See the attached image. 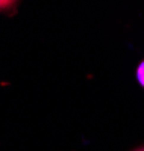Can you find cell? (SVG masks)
<instances>
[{"instance_id":"3957f363","label":"cell","mask_w":144,"mask_h":151,"mask_svg":"<svg viewBox=\"0 0 144 151\" xmlns=\"http://www.w3.org/2000/svg\"><path fill=\"white\" fill-rule=\"evenodd\" d=\"M135 151H144V147H143V148H138V150H135Z\"/></svg>"},{"instance_id":"6da1fadb","label":"cell","mask_w":144,"mask_h":151,"mask_svg":"<svg viewBox=\"0 0 144 151\" xmlns=\"http://www.w3.org/2000/svg\"><path fill=\"white\" fill-rule=\"evenodd\" d=\"M137 79H138L140 85L144 88V60L141 62V64L138 65V68H137Z\"/></svg>"},{"instance_id":"7a4b0ae2","label":"cell","mask_w":144,"mask_h":151,"mask_svg":"<svg viewBox=\"0 0 144 151\" xmlns=\"http://www.w3.org/2000/svg\"><path fill=\"white\" fill-rule=\"evenodd\" d=\"M14 2H15V0H0V9H6V8H9Z\"/></svg>"}]
</instances>
